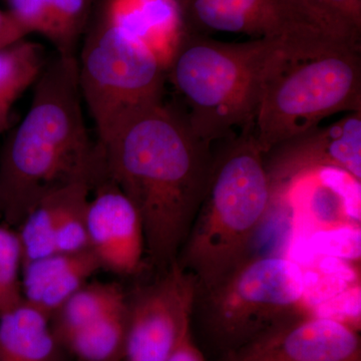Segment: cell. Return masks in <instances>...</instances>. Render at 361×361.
<instances>
[{"mask_svg":"<svg viewBox=\"0 0 361 361\" xmlns=\"http://www.w3.org/2000/svg\"><path fill=\"white\" fill-rule=\"evenodd\" d=\"M272 198L290 214L291 235L351 223L360 224L361 180L341 169L300 171L272 187Z\"/></svg>","mask_w":361,"mask_h":361,"instance_id":"11","label":"cell"},{"mask_svg":"<svg viewBox=\"0 0 361 361\" xmlns=\"http://www.w3.org/2000/svg\"><path fill=\"white\" fill-rule=\"evenodd\" d=\"M308 316L332 320L360 331L361 325L360 283L349 287L316 306Z\"/></svg>","mask_w":361,"mask_h":361,"instance_id":"24","label":"cell"},{"mask_svg":"<svg viewBox=\"0 0 361 361\" xmlns=\"http://www.w3.org/2000/svg\"><path fill=\"white\" fill-rule=\"evenodd\" d=\"M197 282L175 261L154 283L127 294L123 361H167L191 331Z\"/></svg>","mask_w":361,"mask_h":361,"instance_id":"9","label":"cell"},{"mask_svg":"<svg viewBox=\"0 0 361 361\" xmlns=\"http://www.w3.org/2000/svg\"><path fill=\"white\" fill-rule=\"evenodd\" d=\"M127 311L125 307L73 332L61 341L78 361H123Z\"/></svg>","mask_w":361,"mask_h":361,"instance_id":"20","label":"cell"},{"mask_svg":"<svg viewBox=\"0 0 361 361\" xmlns=\"http://www.w3.org/2000/svg\"><path fill=\"white\" fill-rule=\"evenodd\" d=\"M45 66L44 49L21 39L0 49V134L9 129L11 109Z\"/></svg>","mask_w":361,"mask_h":361,"instance_id":"19","label":"cell"},{"mask_svg":"<svg viewBox=\"0 0 361 361\" xmlns=\"http://www.w3.org/2000/svg\"><path fill=\"white\" fill-rule=\"evenodd\" d=\"M90 249L75 253H54L23 265V301L49 318L101 270Z\"/></svg>","mask_w":361,"mask_h":361,"instance_id":"14","label":"cell"},{"mask_svg":"<svg viewBox=\"0 0 361 361\" xmlns=\"http://www.w3.org/2000/svg\"><path fill=\"white\" fill-rule=\"evenodd\" d=\"M185 28L241 33L281 44L291 61L360 49V35L310 0H178Z\"/></svg>","mask_w":361,"mask_h":361,"instance_id":"7","label":"cell"},{"mask_svg":"<svg viewBox=\"0 0 361 361\" xmlns=\"http://www.w3.org/2000/svg\"><path fill=\"white\" fill-rule=\"evenodd\" d=\"M23 250L16 228L0 223V314L20 304Z\"/></svg>","mask_w":361,"mask_h":361,"instance_id":"23","label":"cell"},{"mask_svg":"<svg viewBox=\"0 0 361 361\" xmlns=\"http://www.w3.org/2000/svg\"><path fill=\"white\" fill-rule=\"evenodd\" d=\"M206 293L209 325L231 349L278 322L303 315L302 269L285 256L244 259Z\"/></svg>","mask_w":361,"mask_h":361,"instance_id":"8","label":"cell"},{"mask_svg":"<svg viewBox=\"0 0 361 361\" xmlns=\"http://www.w3.org/2000/svg\"><path fill=\"white\" fill-rule=\"evenodd\" d=\"M311 4L361 35V0H310Z\"/></svg>","mask_w":361,"mask_h":361,"instance_id":"25","label":"cell"},{"mask_svg":"<svg viewBox=\"0 0 361 361\" xmlns=\"http://www.w3.org/2000/svg\"><path fill=\"white\" fill-rule=\"evenodd\" d=\"M8 13L27 35L39 33L59 56H77L94 0H6Z\"/></svg>","mask_w":361,"mask_h":361,"instance_id":"16","label":"cell"},{"mask_svg":"<svg viewBox=\"0 0 361 361\" xmlns=\"http://www.w3.org/2000/svg\"><path fill=\"white\" fill-rule=\"evenodd\" d=\"M77 56L56 54L35 82L30 111L0 154V217L16 228L51 190L104 170L82 116Z\"/></svg>","mask_w":361,"mask_h":361,"instance_id":"2","label":"cell"},{"mask_svg":"<svg viewBox=\"0 0 361 361\" xmlns=\"http://www.w3.org/2000/svg\"><path fill=\"white\" fill-rule=\"evenodd\" d=\"M286 61L272 40L224 42L185 28L166 73L195 133L212 145L254 127L263 85Z\"/></svg>","mask_w":361,"mask_h":361,"instance_id":"4","label":"cell"},{"mask_svg":"<svg viewBox=\"0 0 361 361\" xmlns=\"http://www.w3.org/2000/svg\"><path fill=\"white\" fill-rule=\"evenodd\" d=\"M264 161L272 187L316 167L341 169L361 180V111L273 147L264 154Z\"/></svg>","mask_w":361,"mask_h":361,"instance_id":"13","label":"cell"},{"mask_svg":"<svg viewBox=\"0 0 361 361\" xmlns=\"http://www.w3.org/2000/svg\"><path fill=\"white\" fill-rule=\"evenodd\" d=\"M99 11L146 45L167 71L185 32L178 0H104Z\"/></svg>","mask_w":361,"mask_h":361,"instance_id":"15","label":"cell"},{"mask_svg":"<svg viewBox=\"0 0 361 361\" xmlns=\"http://www.w3.org/2000/svg\"><path fill=\"white\" fill-rule=\"evenodd\" d=\"M167 361H205V358L195 344L191 331H189Z\"/></svg>","mask_w":361,"mask_h":361,"instance_id":"26","label":"cell"},{"mask_svg":"<svg viewBox=\"0 0 361 361\" xmlns=\"http://www.w3.org/2000/svg\"><path fill=\"white\" fill-rule=\"evenodd\" d=\"M27 33L16 21L0 27V49L25 39Z\"/></svg>","mask_w":361,"mask_h":361,"instance_id":"27","label":"cell"},{"mask_svg":"<svg viewBox=\"0 0 361 361\" xmlns=\"http://www.w3.org/2000/svg\"><path fill=\"white\" fill-rule=\"evenodd\" d=\"M70 183L45 194L16 226L23 250V265L56 253V227Z\"/></svg>","mask_w":361,"mask_h":361,"instance_id":"21","label":"cell"},{"mask_svg":"<svg viewBox=\"0 0 361 361\" xmlns=\"http://www.w3.org/2000/svg\"><path fill=\"white\" fill-rule=\"evenodd\" d=\"M357 330L332 320L296 315L272 325L224 361H360Z\"/></svg>","mask_w":361,"mask_h":361,"instance_id":"10","label":"cell"},{"mask_svg":"<svg viewBox=\"0 0 361 361\" xmlns=\"http://www.w3.org/2000/svg\"><path fill=\"white\" fill-rule=\"evenodd\" d=\"M78 75L99 142L130 116L163 101L167 80L155 54L101 11L85 32Z\"/></svg>","mask_w":361,"mask_h":361,"instance_id":"6","label":"cell"},{"mask_svg":"<svg viewBox=\"0 0 361 361\" xmlns=\"http://www.w3.org/2000/svg\"><path fill=\"white\" fill-rule=\"evenodd\" d=\"M99 145L106 175L141 216L147 254L165 270L179 257L203 199L212 145L195 133L184 109L164 99Z\"/></svg>","mask_w":361,"mask_h":361,"instance_id":"1","label":"cell"},{"mask_svg":"<svg viewBox=\"0 0 361 361\" xmlns=\"http://www.w3.org/2000/svg\"><path fill=\"white\" fill-rule=\"evenodd\" d=\"M356 264L343 259L315 256L305 265H299L303 273L302 314L310 315L320 303L360 283Z\"/></svg>","mask_w":361,"mask_h":361,"instance_id":"22","label":"cell"},{"mask_svg":"<svg viewBox=\"0 0 361 361\" xmlns=\"http://www.w3.org/2000/svg\"><path fill=\"white\" fill-rule=\"evenodd\" d=\"M51 318L25 301L0 314V361H65Z\"/></svg>","mask_w":361,"mask_h":361,"instance_id":"17","label":"cell"},{"mask_svg":"<svg viewBox=\"0 0 361 361\" xmlns=\"http://www.w3.org/2000/svg\"><path fill=\"white\" fill-rule=\"evenodd\" d=\"M341 111H361V49L285 61L263 85L254 132L266 154Z\"/></svg>","mask_w":361,"mask_h":361,"instance_id":"5","label":"cell"},{"mask_svg":"<svg viewBox=\"0 0 361 361\" xmlns=\"http://www.w3.org/2000/svg\"><path fill=\"white\" fill-rule=\"evenodd\" d=\"M213 152L203 199L177 262L191 273L197 289L215 286L245 259L272 207V184L254 127Z\"/></svg>","mask_w":361,"mask_h":361,"instance_id":"3","label":"cell"},{"mask_svg":"<svg viewBox=\"0 0 361 361\" xmlns=\"http://www.w3.org/2000/svg\"><path fill=\"white\" fill-rule=\"evenodd\" d=\"M126 299L127 293L118 284L87 282L51 316L52 330L61 342L73 332L122 310Z\"/></svg>","mask_w":361,"mask_h":361,"instance_id":"18","label":"cell"},{"mask_svg":"<svg viewBox=\"0 0 361 361\" xmlns=\"http://www.w3.org/2000/svg\"><path fill=\"white\" fill-rule=\"evenodd\" d=\"M14 20L11 18V14L8 11H0V27L1 26L9 25V23H13Z\"/></svg>","mask_w":361,"mask_h":361,"instance_id":"28","label":"cell"},{"mask_svg":"<svg viewBox=\"0 0 361 361\" xmlns=\"http://www.w3.org/2000/svg\"><path fill=\"white\" fill-rule=\"evenodd\" d=\"M92 191L87 209L90 250L102 269L121 276L135 274L146 252L141 216L106 173Z\"/></svg>","mask_w":361,"mask_h":361,"instance_id":"12","label":"cell"}]
</instances>
